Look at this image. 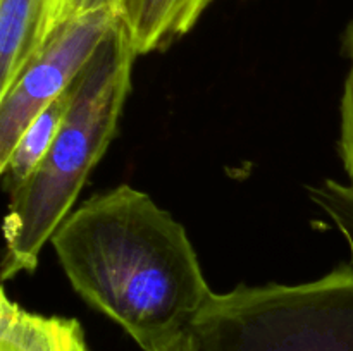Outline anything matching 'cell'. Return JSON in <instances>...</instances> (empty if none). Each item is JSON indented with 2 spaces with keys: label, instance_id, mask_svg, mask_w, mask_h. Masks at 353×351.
I'll return each instance as SVG.
<instances>
[{
  "label": "cell",
  "instance_id": "1",
  "mask_svg": "<svg viewBox=\"0 0 353 351\" xmlns=\"http://www.w3.org/2000/svg\"><path fill=\"white\" fill-rule=\"evenodd\" d=\"M50 244L72 289L143 351L192 329L214 292L183 224L130 184L85 200Z\"/></svg>",
  "mask_w": 353,
  "mask_h": 351
},
{
  "label": "cell",
  "instance_id": "2",
  "mask_svg": "<svg viewBox=\"0 0 353 351\" xmlns=\"http://www.w3.org/2000/svg\"><path fill=\"white\" fill-rule=\"evenodd\" d=\"M137 57L119 16L74 81L71 105L47 155L10 193L3 220V281L34 272L43 246L74 210L86 179L116 136Z\"/></svg>",
  "mask_w": 353,
  "mask_h": 351
},
{
  "label": "cell",
  "instance_id": "3",
  "mask_svg": "<svg viewBox=\"0 0 353 351\" xmlns=\"http://www.w3.org/2000/svg\"><path fill=\"white\" fill-rule=\"evenodd\" d=\"M192 332L200 351H353V265L299 284L212 292Z\"/></svg>",
  "mask_w": 353,
  "mask_h": 351
},
{
  "label": "cell",
  "instance_id": "4",
  "mask_svg": "<svg viewBox=\"0 0 353 351\" xmlns=\"http://www.w3.org/2000/svg\"><path fill=\"white\" fill-rule=\"evenodd\" d=\"M117 19L116 9H102L62 23L0 96V167L31 120L71 88Z\"/></svg>",
  "mask_w": 353,
  "mask_h": 351
},
{
  "label": "cell",
  "instance_id": "5",
  "mask_svg": "<svg viewBox=\"0 0 353 351\" xmlns=\"http://www.w3.org/2000/svg\"><path fill=\"white\" fill-rule=\"evenodd\" d=\"M62 0H0V96L61 26Z\"/></svg>",
  "mask_w": 353,
  "mask_h": 351
},
{
  "label": "cell",
  "instance_id": "6",
  "mask_svg": "<svg viewBox=\"0 0 353 351\" xmlns=\"http://www.w3.org/2000/svg\"><path fill=\"white\" fill-rule=\"evenodd\" d=\"M214 0H121L119 16L137 55L171 47L195 28Z\"/></svg>",
  "mask_w": 353,
  "mask_h": 351
},
{
  "label": "cell",
  "instance_id": "7",
  "mask_svg": "<svg viewBox=\"0 0 353 351\" xmlns=\"http://www.w3.org/2000/svg\"><path fill=\"white\" fill-rule=\"evenodd\" d=\"M0 351H90V346L76 319L28 312L2 291Z\"/></svg>",
  "mask_w": 353,
  "mask_h": 351
},
{
  "label": "cell",
  "instance_id": "8",
  "mask_svg": "<svg viewBox=\"0 0 353 351\" xmlns=\"http://www.w3.org/2000/svg\"><path fill=\"white\" fill-rule=\"evenodd\" d=\"M72 86L31 120L30 126L17 140L9 160L6 162L3 167H0L3 184L9 193L16 191L19 186H23L47 155L48 148L54 143L59 127L68 114L69 105H71Z\"/></svg>",
  "mask_w": 353,
  "mask_h": 351
},
{
  "label": "cell",
  "instance_id": "9",
  "mask_svg": "<svg viewBox=\"0 0 353 351\" xmlns=\"http://www.w3.org/2000/svg\"><path fill=\"white\" fill-rule=\"evenodd\" d=\"M310 202L334 224L343 236L353 265V184L338 179H324L317 184L307 186Z\"/></svg>",
  "mask_w": 353,
  "mask_h": 351
},
{
  "label": "cell",
  "instance_id": "10",
  "mask_svg": "<svg viewBox=\"0 0 353 351\" xmlns=\"http://www.w3.org/2000/svg\"><path fill=\"white\" fill-rule=\"evenodd\" d=\"M341 52L348 61L340 98V129H338V155L341 165L353 184V17L348 21L341 36Z\"/></svg>",
  "mask_w": 353,
  "mask_h": 351
},
{
  "label": "cell",
  "instance_id": "11",
  "mask_svg": "<svg viewBox=\"0 0 353 351\" xmlns=\"http://www.w3.org/2000/svg\"><path fill=\"white\" fill-rule=\"evenodd\" d=\"M121 0H62L61 23L81 14L95 12L102 9H116L119 12Z\"/></svg>",
  "mask_w": 353,
  "mask_h": 351
},
{
  "label": "cell",
  "instance_id": "12",
  "mask_svg": "<svg viewBox=\"0 0 353 351\" xmlns=\"http://www.w3.org/2000/svg\"><path fill=\"white\" fill-rule=\"evenodd\" d=\"M157 351H200V348L192 329H188L179 334V336H176L174 339L169 341V343H165L162 348H159Z\"/></svg>",
  "mask_w": 353,
  "mask_h": 351
}]
</instances>
